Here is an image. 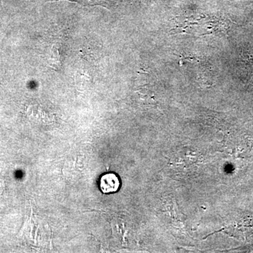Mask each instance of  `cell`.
Wrapping results in <instances>:
<instances>
[{
	"label": "cell",
	"mask_w": 253,
	"mask_h": 253,
	"mask_svg": "<svg viewBox=\"0 0 253 253\" xmlns=\"http://www.w3.org/2000/svg\"><path fill=\"white\" fill-rule=\"evenodd\" d=\"M100 189L104 194H111L118 191L121 181L114 173H107L101 176L99 179Z\"/></svg>",
	"instance_id": "6da1fadb"
},
{
	"label": "cell",
	"mask_w": 253,
	"mask_h": 253,
	"mask_svg": "<svg viewBox=\"0 0 253 253\" xmlns=\"http://www.w3.org/2000/svg\"><path fill=\"white\" fill-rule=\"evenodd\" d=\"M222 1L231 5L250 6V5L253 4V0H222Z\"/></svg>",
	"instance_id": "7a4b0ae2"
}]
</instances>
